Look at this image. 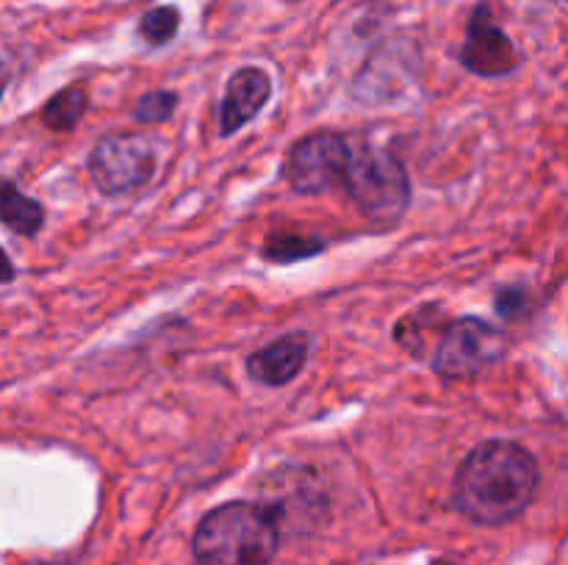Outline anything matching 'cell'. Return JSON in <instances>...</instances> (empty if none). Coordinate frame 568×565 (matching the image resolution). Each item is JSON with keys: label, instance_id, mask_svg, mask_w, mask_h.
Here are the masks:
<instances>
[{"label": "cell", "instance_id": "5", "mask_svg": "<svg viewBox=\"0 0 568 565\" xmlns=\"http://www.w3.org/2000/svg\"><path fill=\"white\" fill-rule=\"evenodd\" d=\"M503 355V330L491 327L488 321L475 319V316H466V319L453 321L444 330L436 347V358H433V369L444 380H464V377L480 374L486 366L497 363Z\"/></svg>", "mask_w": 568, "mask_h": 565}, {"label": "cell", "instance_id": "14", "mask_svg": "<svg viewBox=\"0 0 568 565\" xmlns=\"http://www.w3.org/2000/svg\"><path fill=\"white\" fill-rule=\"evenodd\" d=\"M178 103V94L175 92H166V89H159V92H148L139 97L136 109H133V116L136 122L142 125H161L172 116Z\"/></svg>", "mask_w": 568, "mask_h": 565}, {"label": "cell", "instance_id": "3", "mask_svg": "<svg viewBox=\"0 0 568 565\" xmlns=\"http://www.w3.org/2000/svg\"><path fill=\"white\" fill-rule=\"evenodd\" d=\"M344 186L355 208L377 225H394L410 205V181L403 161L377 144L349 147Z\"/></svg>", "mask_w": 568, "mask_h": 565}, {"label": "cell", "instance_id": "9", "mask_svg": "<svg viewBox=\"0 0 568 565\" xmlns=\"http://www.w3.org/2000/svg\"><path fill=\"white\" fill-rule=\"evenodd\" d=\"M308 360V336L288 332L247 358V374L264 386H286Z\"/></svg>", "mask_w": 568, "mask_h": 565}, {"label": "cell", "instance_id": "6", "mask_svg": "<svg viewBox=\"0 0 568 565\" xmlns=\"http://www.w3.org/2000/svg\"><path fill=\"white\" fill-rule=\"evenodd\" d=\"M349 164V142L342 133L316 131L300 138L286 155L283 177L300 194H322L344 183Z\"/></svg>", "mask_w": 568, "mask_h": 565}, {"label": "cell", "instance_id": "12", "mask_svg": "<svg viewBox=\"0 0 568 565\" xmlns=\"http://www.w3.org/2000/svg\"><path fill=\"white\" fill-rule=\"evenodd\" d=\"M325 249V242L311 236H292V233H283V236H272L266 242L264 255L275 264H292V260L311 258V255L322 253Z\"/></svg>", "mask_w": 568, "mask_h": 565}, {"label": "cell", "instance_id": "8", "mask_svg": "<svg viewBox=\"0 0 568 565\" xmlns=\"http://www.w3.org/2000/svg\"><path fill=\"white\" fill-rule=\"evenodd\" d=\"M272 94L270 75L258 66H244L236 75L227 81L225 97L220 105V133L222 136H233L242 131L255 114L266 105Z\"/></svg>", "mask_w": 568, "mask_h": 565}, {"label": "cell", "instance_id": "15", "mask_svg": "<svg viewBox=\"0 0 568 565\" xmlns=\"http://www.w3.org/2000/svg\"><path fill=\"white\" fill-rule=\"evenodd\" d=\"M14 266H11V260H9V255L3 253V247H0V282H11L14 280Z\"/></svg>", "mask_w": 568, "mask_h": 565}, {"label": "cell", "instance_id": "4", "mask_svg": "<svg viewBox=\"0 0 568 565\" xmlns=\"http://www.w3.org/2000/svg\"><path fill=\"white\" fill-rule=\"evenodd\" d=\"M155 172V144L144 133H114L94 144L89 175L105 197H128L150 183Z\"/></svg>", "mask_w": 568, "mask_h": 565}, {"label": "cell", "instance_id": "2", "mask_svg": "<svg viewBox=\"0 0 568 565\" xmlns=\"http://www.w3.org/2000/svg\"><path fill=\"white\" fill-rule=\"evenodd\" d=\"M277 543V510L250 502H227L205 513L192 537L197 565H270Z\"/></svg>", "mask_w": 568, "mask_h": 565}, {"label": "cell", "instance_id": "10", "mask_svg": "<svg viewBox=\"0 0 568 565\" xmlns=\"http://www.w3.org/2000/svg\"><path fill=\"white\" fill-rule=\"evenodd\" d=\"M0 222L20 236H37L44 225V208L11 181H0Z\"/></svg>", "mask_w": 568, "mask_h": 565}, {"label": "cell", "instance_id": "1", "mask_svg": "<svg viewBox=\"0 0 568 565\" xmlns=\"http://www.w3.org/2000/svg\"><path fill=\"white\" fill-rule=\"evenodd\" d=\"M538 491V463L514 441L471 449L455 474V504L469 521L499 526L527 510Z\"/></svg>", "mask_w": 568, "mask_h": 565}, {"label": "cell", "instance_id": "16", "mask_svg": "<svg viewBox=\"0 0 568 565\" xmlns=\"http://www.w3.org/2000/svg\"><path fill=\"white\" fill-rule=\"evenodd\" d=\"M6 83H9V66L0 61V97H3V92H6Z\"/></svg>", "mask_w": 568, "mask_h": 565}, {"label": "cell", "instance_id": "13", "mask_svg": "<svg viewBox=\"0 0 568 565\" xmlns=\"http://www.w3.org/2000/svg\"><path fill=\"white\" fill-rule=\"evenodd\" d=\"M181 28V11L175 6H155V9L144 11L139 20V33L144 42L150 44H166Z\"/></svg>", "mask_w": 568, "mask_h": 565}, {"label": "cell", "instance_id": "7", "mask_svg": "<svg viewBox=\"0 0 568 565\" xmlns=\"http://www.w3.org/2000/svg\"><path fill=\"white\" fill-rule=\"evenodd\" d=\"M460 64L466 66L475 75H505L508 70H514L516 53L510 39L494 25L491 11L486 3H480L475 9L469 20V31H466V44L460 50Z\"/></svg>", "mask_w": 568, "mask_h": 565}, {"label": "cell", "instance_id": "11", "mask_svg": "<svg viewBox=\"0 0 568 565\" xmlns=\"http://www.w3.org/2000/svg\"><path fill=\"white\" fill-rule=\"evenodd\" d=\"M83 111H87V92H83V86H67L44 103L42 122L53 127V131H70L81 120Z\"/></svg>", "mask_w": 568, "mask_h": 565}, {"label": "cell", "instance_id": "17", "mask_svg": "<svg viewBox=\"0 0 568 565\" xmlns=\"http://www.w3.org/2000/svg\"><path fill=\"white\" fill-rule=\"evenodd\" d=\"M433 565H455V563H447V559H438V563H433Z\"/></svg>", "mask_w": 568, "mask_h": 565}]
</instances>
